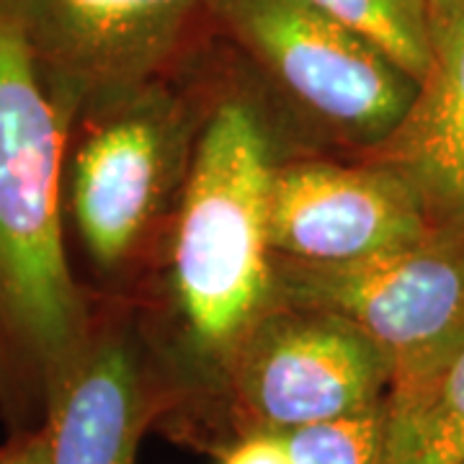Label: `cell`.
<instances>
[{"label": "cell", "mask_w": 464, "mask_h": 464, "mask_svg": "<svg viewBox=\"0 0 464 464\" xmlns=\"http://www.w3.org/2000/svg\"><path fill=\"white\" fill-rule=\"evenodd\" d=\"M75 111L36 60L21 0H0V400L44 390L96 313L65 248L63 176Z\"/></svg>", "instance_id": "6da1fadb"}, {"label": "cell", "mask_w": 464, "mask_h": 464, "mask_svg": "<svg viewBox=\"0 0 464 464\" xmlns=\"http://www.w3.org/2000/svg\"><path fill=\"white\" fill-rule=\"evenodd\" d=\"M274 170L256 109L243 99L219 101L191 158L173 240L183 317L194 343L217 366L274 302Z\"/></svg>", "instance_id": "7a4b0ae2"}, {"label": "cell", "mask_w": 464, "mask_h": 464, "mask_svg": "<svg viewBox=\"0 0 464 464\" xmlns=\"http://www.w3.org/2000/svg\"><path fill=\"white\" fill-rule=\"evenodd\" d=\"M274 299L346 317L390 364L387 395L433 382L464 348V212L353 264L274 258Z\"/></svg>", "instance_id": "3957f363"}, {"label": "cell", "mask_w": 464, "mask_h": 464, "mask_svg": "<svg viewBox=\"0 0 464 464\" xmlns=\"http://www.w3.org/2000/svg\"><path fill=\"white\" fill-rule=\"evenodd\" d=\"M186 155L179 101L150 83L75 116L63 207L88 264L114 276L132 264L166 209Z\"/></svg>", "instance_id": "277c9868"}, {"label": "cell", "mask_w": 464, "mask_h": 464, "mask_svg": "<svg viewBox=\"0 0 464 464\" xmlns=\"http://www.w3.org/2000/svg\"><path fill=\"white\" fill-rule=\"evenodd\" d=\"M225 32L299 111L377 148L402 124L418 81L304 0H209Z\"/></svg>", "instance_id": "5b68a950"}, {"label": "cell", "mask_w": 464, "mask_h": 464, "mask_svg": "<svg viewBox=\"0 0 464 464\" xmlns=\"http://www.w3.org/2000/svg\"><path fill=\"white\" fill-rule=\"evenodd\" d=\"M219 369L240 433H289L359 413L390 390V364L362 328L335 313L279 299Z\"/></svg>", "instance_id": "8992f818"}, {"label": "cell", "mask_w": 464, "mask_h": 464, "mask_svg": "<svg viewBox=\"0 0 464 464\" xmlns=\"http://www.w3.org/2000/svg\"><path fill=\"white\" fill-rule=\"evenodd\" d=\"M439 215L400 168L284 163L268 199V246L302 264H353L420 240Z\"/></svg>", "instance_id": "52a82bcc"}, {"label": "cell", "mask_w": 464, "mask_h": 464, "mask_svg": "<svg viewBox=\"0 0 464 464\" xmlns=\"http://www.w3.org/2000/svg\"><path fill=\"white\" fill-rule=\"evenodd\" d=\"M204 0H21L34 54L75 116L152 83Z\"/></svg>", "instance_id": "ba28073f"}, {"label": "cell", "mask_w": 464, "mask_h": 464, "mask_svg": "<svg viewBox=\"0 0 464 464\" xmlns=\"http://www.w3.org/2000/svg\"><path fill=\"white\" fill-rule=\"evenodd\" d=\"M166 408L130 325L99 317L65 369L47 384L42 433L47 464H137V449Z\"/></svg>", "instance_id": "9c48e42d"}, {"label": "cell", "mask_w": 464, "mask_h": 464, "mask_svg": "<svg viewBox=\"0 0 464 464\" xmlns=\"http://www.w3.org/2000/svg\"><path fill=\"white\" fill-rule=\"evenodd\" d=\"M429 70L377 160L411 176L439 217L464 212V0H429Z\"/></svg>", "instance_id": "30bf717a"}, {"label": "cell", "mask_w": 464, "mask_h": 464, "mask_svg": "<svg viewBox=\"0 0 464 464\" xmlns=\"http://www.w3.org/2000/svg\"><path fill=\"white\" fill-rule=\"evenodd\" d=\"M377 464H464V348L433 382L384 398Z\"/></svg>", "instance_id": "8fae6325"}, {"label": "cell", "mask_w": 464, "mask_h": 464, "mask_svg": "<svg viewBox=\"0 0 464 464\" xmlns=\"http://www.w3.org/2000/svg\"><path fill=\"white\" fill-rule=\"evenodd\" d=\"M341 26L364 36L413 81H423L429 50V0H304Z\"/></svg>", "instance_id": "7c38bea8"}, {"label": "cell", "mask_w": 464, "mask_h": 464, "mask_svg": "<svg viewBox=\"0 0 464 464\" xmlns=\"http://www.w3.org/2000/svg\"><path fill=\"white\" fill-rule=\"evenodd\" d=\"M384 433V400L359 413L284 433L292 464H377Z\"/></svg>", "instance_id": "4fadbf2b"}, {"label": "cell", "mask_w": 464, "mask_h": 464, "mask_svg": "<svg viewBox=\"0 0 464 464\" xmlns=\"http://www.w3.org/2000/svg\"><path fill=\"white\" fill-rule=\"evenodd\" d=\"M219 464H292L286 436L274 431L240 433L222 451Z\"/></svg>", "instance_id": "5bb4252c"}, {"label": "cell", "mask_w": 464, "mask_h": 464, "mask_svg": "<svg viewBox=\"0 0 464 464\" xmlns=\"http://www.w3.org/2000/svg\"><path fill=\"white\" fill-rule=\"evenodd\" d=\"M0 464H47V444L42 429L16 431L0 447Z\"/></svg>", "instance_id": "9a60e30c"}]
</instances>
